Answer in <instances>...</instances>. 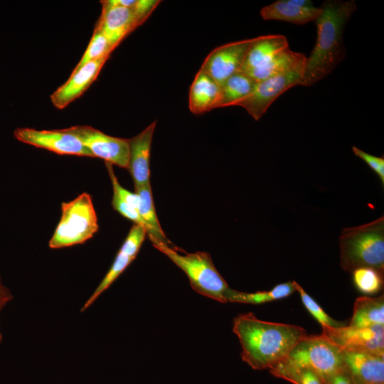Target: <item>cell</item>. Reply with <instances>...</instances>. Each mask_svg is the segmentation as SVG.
Returning a JSON list of instances; mask_svg holds the SVG:
<instances>
[{"label": "cell", "mask_w": 384, "mask_h": 384, "mask_svg": "<svg viewBox=\"0 0 384 384\" xmlns=\"http://www.w3.org/2000/svg\"><path fill=\"white\" fill-rule=\"evenodd\" d=\"M1 340H2V334H1V331H0V343L1 342Z\"/></svg>", "instance_id": "836d02e7"}, {"label": "cell", "mask_w": 384, "mask_h": 384, "mask_svg": "<svg viewBox=\"0 0 384 384\" xmlns=\"http://www.w3.org/2000/svg\"><path fill=\"white\" fill-rule=\"evenodd\" d=\"M14 135L21 142L58 154L92 157L79 138L69 128L55 130L18 128L14 131Z\"/></svg>", "instance_id": "9c48e42d"}, {"label": "cell", "mask_w": 384, "mask_h": 384, "mask_svg": "<svg viewBox=\"0 0 384 384\" xmlns=\"http://www.w3.org/2000/svg\"><path fill=\"white\" fill-rule=\"evenodd\" d=\"M304 64L282 74L257 82L252 94L237 105L245 108L256 121L266 112L272 103L288 89L302 85Z\"/></svg>", "instance_id": "52a82bcc"}, {"label": "cell", "mask_w": 384, "mask_h": 384, "mask_svg": "<svg viewBox=\"0 0 384 384\" xmlns=\"http://www.w3.org/2000/svg\"><path fill=\"white\" fill-rule=\"evenodd\" d=\"M328 336L343 351H359L384 356V326L338 328L324 329Z\"/></svg>", "instance_id": "30bf717a"}, {"label": "cell", "mask_w": 384, "mask_h": 384, "mask_svg": "<svg viewBox=\"0 0 384 384\" xmlns=\"http://www.w3.org/2000/svg\"><path fill=\"white\" fill-rule=\"evenodd\" d=\"M351 327L384 326V296L358 297L353 306V316L348 324Z\"/></svg>", "instance_id": "d6986e66"}, {"label": "cell", "mask_w": 384, "mask_h": 384, "mask_svg": "<svg viewBox=\"0 0 384 384\" xmlns=\"http://www.w3.org/2000/svg\"><path fill=\"white\" fill-rule=\"evenodd\" d=\"M13 299V295L9 289L6 287L0 277V312L5 305Z\"/></svg>", "instance_id": "d6a6232c"}, {"label": "cell", "mask_w": 384, "mask_h": 384, "mask_svg": "<svg viewBox=\"0 0 384 384\" xmlns=\"http://www.w3.org/2000/svg\"><path fill=\"white\" fill-rule=\"evenodd\" d=\"M352 151L354 154L363 160L369 167L377 174L383 187L384 186V158L378 157L365 152L364 151L353 146Z\"/></svg>", "instance_id": "f546056e"}, {"label": "cell", "mask_w": 384, "mask_h": 384, "mask_svg": "<svg viewBox=\"0 0 384 384\" xmlns=\"http://www.w3.org/2000/svg\"><path fill=\"white\" fill-rule=\"evenodd\" d=\"M233 331L241 345V357L254 370H270L284 361L307 335L302 326L266 321L249 312L233 320Z\"/></svg>", "instance_id": "6da1fadb"}, {"label": "cell", "mask_w": 384, "mask_h": 384, "mask_svg": "<svg viewBox=\"0 0 384 384\" xmlns=\"http://www.w3.org/2000/svg\"><path fill=\"white\" fill-rule=\"evenodd\" d=\"M340 266L351 272L368 267L384 272V216L364 225L345 228L339 238Z\"/></svg>", "instance_id": "3957f363"}, {"label": "cell", "mask_w": 384, "mask_h": 384, "mask_svg": "<svg viewBox=\"0 0 384 384\" xmlns=\"http://www.w3.org/2000/svg\"><path fill=\"white\" fill-rule=\"evenodd\" d=\"M315 20L317 38L309 56L306 58L302 85L310 86L328 75L346 56L343 34L356 9L354 1H324Z\"/></svg>", "instance_id": "7a4b0ae2"}, {"label": "cell", "mask_w": 384, "mask_h": 384, "mask_svg": "<svg viewBox=\"0 0 384 384\" xmlns=\"http://www.w3.org/2000/svg\"><path fill=\"white\" fill-rule=\"evenodd\" d=\"M156 124V121L153 122L142 132L129 139L127 169L133 179L134 189L150 183V154Z\"/></svg>", "instance_id": "5bb4252c"}, {"label": "cell", "mask_w": 384, "mask_h": 384, "mask_svg": "<svg viewBox=\"0 0 384 384\" xmlns=\"http://www.w3.org/2000/svg\"><path fill=\"white\" fill-rule=\"evenodd\" d=\"M284 361L311 370L324 384L344 368L343 349L324 334L305 336Z\"/></svg>", "instance_id": "8992f818"}, {"label": "cell", "mask_w": 384, "mask_h": 384, "mask_svg": "<svg viewBox=\"0 0 384 384\" xmlns=\"http://www.w3.org/2000/svg\"><path fill=\"white\" fill-rule=\"evenodd\" d=\"M257 82L247 75L238 72L225 80L220 86L218 107L237 106L254 91Z\"/></svg>", "instance_id": "ffe728a7"}, {"label": "cell", "mask_w": 384, "mask_h": 384, "mask_svg": "<svg viewBox=\"0 0 384 384\" xmlns=\"http://www.w3.org/2000/svg\"><path fill=\"white\" fill-rule=\"evenodd\" d=\"M102 9L95 29L102 33L115 48L137 26L132 9L114 4L112 0L101 1Z\"/></svg>", "instance_id": "4fadbf2b"}, {"label": "cell", "mask_w": 384, "mask_h": 384, "mask_svg": "<svg viewBox=\"0 0 384 384\" xmlns=\"http://www.w3.org/2000/svg\"><path fill=\"white\" fill-rule=\"evenodd\" d=\"M253 38L227 43L213 49L204 60L201 70L220 85L239 72Z\"/></svg>", "instance_id": "8fae6325"}, {"label": "cell", "mask_w": 384, "mask_h": 384, "mask_svg": "<svg viewBox=\"0 0 384 384\" xmlns=\"http://www.w3.org/2000/svg\"><path fill=\"white\" fill-rule=\"evenodd\" d=\"M270 373L293 384H324L311 370L283 361L270 369Z\"/></svg>", "instance_id": "cb8c5ba5"}, {"label": "cell", "mask_w": 384, "mask_h": 384, "mask_svg": "<svg viewBox=\"0 0 384 384\" xmlns=\"http://www.w3.org/2000/svg\"><path fill=\"white\" fill-rule=\"evenodd\" d=\"M108 58L90 60L74 69L68 80L50 95L53 105L63 109L82 95L96 80Z\"/></svg>", "instance_id": "7c38bea8"}, {"label": "cell", "mask_w": 384, "mask_h": 384, "mask_svg": "<svg viewBox=\"0 0 384 384\" xmlns=\"http://www.w3.org/2000/svg\"><path fill=\"white\" fill-rule=\"evenodd\" d=\"M69 129L76 135L92 157L127 169L129 164V141L107 135L90 126H75Z\"/></svg>", "instance_id": "ba28073f"}, {"label": "cell", "mask_w": 384, "mask_h": 384, "mask_svg": "<svg viewBox=\"0 0 384 384\" xmlns=\"http://www.w3.org/2000/svg\"><path fill=\"white\" fill-rule=\"evenodd\" d=\"M112 206L116 211H117L124 218L133 221L134 224H139L144 226L148 233L147 225L140 216L137 210L123 201L114 193H113L112 196Z\"/></svg>", "instance_id": "f1b7e54d"}, {"label": "cell", "mask_w": 384, "mask_h": 384, "mask_svg": "<svg viewBox=\"0 0 384 384\" xmlns=\"http://www.w3.org/2000/svg\"><path fill=\"white\" fill-rule=\"evenodd\" d=\"M295 291L294 281L278 284L268 291L247 293L232 289L228 302L260 304L286 298L292 294Z\"/></svg>", "instance_id": "603a6c76"}, {"label": "cell", "mask_w": 384, "mask_h": 384, "mask_svg": "<svg viewBox=\"0 0 384 384\" xmlns=\"http://www.w3.org/2000/svg\"><path fill=\"white\" fill-rule=\"evenodd\" d=\"M351 273L354 286L362 294H375L383 288V272L372 267H362L355 269Z\"/></svg>", "instance_id": "d4e9b609"}, {"label": "cell", "mask_w": 384, "mask_h": 384, "mask_svg": "<svg viewBox=\"0 0 384 384\" xmlns=\"http://www.w3.org/2000/svg\"><path fill=\"white\" fill-rule=\"evenodd\" d=\"M159 2L160 1L156 0H137L132 9L137 27L146 20Z\"/></svg>", "instance_id": "4dcf8cb0"}, {"label": "cell", "mask_w": 384, "mask_h": 384, "mask_svg": "<svg viewBox=\"0 0 384 384\" xmlns=\"http://www.w3.org/2000/svg\"><path fill=\"white\" fill-rule=\"evenodd\" d=\"M220 86L209 75L199 70L190 87L188 106L194 114L217 108Z\"/></svg>", "instance_id": "e0dca14e"}, {"label": "cell", "mask_w": 384, "mask_h": 384, "mask_svg": "<svg viewBox=\"0 0 384 384\" xmlns=\"http://www.w3.org/2000/svg\"><path fill=\"white\" fill-rule=\"evenodd\" d=\"M294 285L296 291L299 294L304 307L321 324L323 330L342 327L347 325L346 322L335 320L328 315L321 306L295 281Z\"/></svg>", "instance_id": "484cf974"}, {"label": "cell", "mask_w": 384, "mask_h": 384, "mask_svg": "<svg viewBox=\"0 0 384 384\" xmlns=\"http://www.w3.org/2000/svg\"><path fill=\"white\" fill-rule=\"evenodd\" d=\"M152 245L184 272L193 290L219 302H228L232 289L215 268L208 253L182 255L166 243L154 242Z\"/></svg>", "instance_id": "277c9868"}, {"label": "cell", "mask_w": 384, "mask_h": 384, "mask_svg": "<svg viewBox=\"0 0 384 384\" xmlns=\"http://www.w3.org/2000/svg\"><path fill=\"white\" fill-rule=\"evenodd\" d=\"M343 361L354 384H384V356L343 351Z\"/></svg>", "instance_id": "9a60e30c"}, {"label": "cell", "mask_w": 384, "mask_h": 384, "mask_svg": "<svg viewBox=\"0 0 384 384\" xmlns=\"http://www.w3.org/2000/svg\"><path fill=\"white\" fill-rule=\"evenodd\" d=\"M139 197L137 211L148 227L147 235L151 242H161L169 245L158 220L153 201L151 184L135 188Z\"/></svg>", "instance_id": "44dd1931"}, {"label": "cell", "mask_w": 384, "mask_h": 384, "mask_svg": "<svg viewBox=\"0 0 384 384\" xmlns=\"http://www.w3.org/2000/svg\"><path fill=\"white\" fill-rule=\"evenodd\" d=\"M114 49L105 36L95 28L87 49L74 69L81 67L90 60L109 57Z\"/></svg>", "instance_id": "4316f807"}, {"label": "cell", "mask_w": 384, "mask_h": 384, "mask_svg": "<svg viewBox=\"0 0 384 384\" xmlns=\"http://www.w3.org/2000/svg\"><path fill=\"white\" fill-rule=\"evenodd\" d=\"M326 384H354L351 377L343 368L334 375Z\"/></svg>", "instance_id": "1f68e13d"}, {"label": "cell", "mask_w": 384, "mask_h": 384, "mask_svg": "<svg viewBox=\"0 0 384 384\" xmlns=\"http://www.w3.org/2000/svg\"><path fill=\"white\" fill-rule=\"evenodd\" d=\"M321 12V8H300L289 0H278L263 7L260 15L265 20H274L304 25L315 21Z\"/></svg>", "instance_id": "ac0fdd59"}, {"label": "cell", "mask_w": 384, "mask_h": 384, "mask_svg": "<svg viewBox=\"0 0 384 384\" xmlns=\"http://www.w3.org/2000/svg\"><path fill=\"white\" fill-rule=\"evenodd\" d=\"M98 230L97 214L89 193L84 192L61 204V217L49 240L52 249L81 244Z\"/></svg>", "instance_id": "5b68a950"}, {"label": "cell", "mask_w": 384, "mask_h": 384, "mask_svg": "<svg viewBox=\"0 0 384 384\" xmlns=\"http://www.w3.org/2000/svg\"><path fill=\"white\" fill-rule=\"evenodd\" d=\"M306 58L304 54L294 52L287 48L277 54L266 65L253 73L250 77L257 82L262 81L304 64Z\"/></svg>", "instance_id": "7402d4cb"}, {"label": "cell", "mask_w": 384, "mask_h": 384, "mask_svg": "<svg viewBox=\"0 0 384 384\" xmlns=\"http://www.w3.org/2000/svg\"><path fill=\"white\" fill-rule=\"evenodd\" d=\"M146 235L147 230L144 226L134 224L131 228L119 250L135 259Z\"/></svg>", "instance_id": "83f0119b"}, {"label": "cell", "mask_w": 384, "mask_h": 384, "mask_svg": "<svg viewBox=\"0 0 384 384\" xmlns=\"http://www.w3.org/2000/svg\"><path fill=\"white\" fill-rule=\"evenodd\" d=\"M287 48H289L288 41L282 35H268L254 38L239 72L250 76Z\"/></svg>", "instance_id": "2e32d148"}]
</instances>
